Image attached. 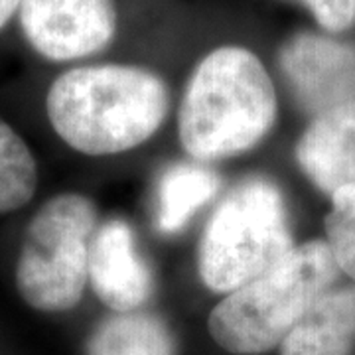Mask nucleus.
Wrapping results in <instances>:
<instances>
[{"label": "nucleus", "mask_w": 355, "mask_h": 355, "mask_svg": "<svg viewBox=\"0 0 355 355\" xmlns=\"http://www.w3.org/2000/svg\"><path fill=\"white\" fill-rule=\"evenodd\" d=\"M168 109L164 79L132 65L73 67L53 79L46 97L53 130L89 156L137 148L160 128Z\"/></svg>", "instance_id": "nucleus-1"}, {"label": "nucleus", "mask_w": 355, "mask_h": 355, "mask_svg": "<svg viewBox=\"0 0 355 355\" xmlns=\"http://www.w3.org/2000/svg\"><path fill=\"white\" fill-rule=\"evenodd\" d=\"M277 121L272 79L253 51L223 46L196 65L178 113L193 160L214 162L254 148Z\"/></svg>", "instance_id": "nucleus-2"}, {"label": "nucleus", "mask_w": 355, "mask_h": 355, "mask_svg": "<svg viewBox=\"0 0 355 355\" xmlns=\"http://www.w3.org/2000/svg\"><path fill=\"white\" fill-rule=\"evenodd\" d=\"M340 277L326 241L294 247L261 277L227 296L209 314V334L237 355L270 352Z\"/></svg>", "instance_id": "nucleus-3"}, {"label": "nucleus", "mask_w": 355, "mask_h": 355, "mask_svg": "<svg viewBox=\"0 0 355 355\" xmlns=\"http://www.w3.org/2000/svg\"><path fill=\"white\" fill-rule=\"evenodd\" d=\"M292 249L279 186L268 178H247L221 200L203 229L200 279L211 292L229 294L272 268Z\"/></svg>", "instance_id": "nucleus-4"}, {"label": "nucleus", "mask_w": 355, "mask_h": 355, "mask_svg": "<svg viewBox=\"0 0 355 355\" xmlns=\"http://www.w3.org/2000/svg\"><path fill=\"white\" fill-rule=\"evenodd\" d=\"M95 229L97 207L81 193H60L40 207L16 261V288L26 304L40 312L79 304Z\"/></svg>", "instance_id": "nucleus-5"}, {"label": "nucleus", "mask_w": 355, "mask_h": 355, "mask_svg": "<svg viewBox=\"0 0 355 355\" xmlns=\"http://www.w3.org/2000/svg\"><path fill=\"white\" fill-rule=\"evenodd\" d=\"M28 44L51 62H71L103 50L116 32L113 0H22Z\"/></svg>", "instance_id": "nucleus-6"}, {"label": "nucleus", "mask_w": 355, "mask_h": 355, "mask_svg": "<svg viewBox=\"0 0 355 355\" xmlns=\"http://www.w3.org/2000/svg\"><path fill=\"white\" fill-rule=\"evenodd\" d=\"M280 69L306 113L324 114L355 99V50L320 34H298L280 50Z\"/></svg>", "instance_id": "nucleus-7"}, {"label": "nucleus", "mask_w": 355, "mask_h": 355, "mask_svg": "<svg viewBox=\"0 0 355 355\" xmlns=\"http://www.w3.org/2000/svg\"><path fill=\"white\" fill-rule=\"evenodd\" d=\"M87 280L103 304L116 314L135 312L153 296V270L125 219H109L95 229L89 247Z\"/></svg>", "instance_id": "nucleus-8"}, {"label": "nucleus", "mask_w": 355, "mask_h": 355, "mask_svg": "<svg viewBox=\"0 0 355 355\" xmlns=\"http://www.w3.org/2000/svg\"><path fill=\"white\" fill-rule=\"evenodd\" d=\"M296 160L326 193L355 184V99L312 119L296 144Z\"/></svg>", "instance_id": "nucleus-9"}, {"label": "nucleus", "mask_w": 355, "mask_h": 355, "mask_svg": "<svg viewBox=\"0 0 355 355\" xmlns=\"http://www.w3.org/2000/svg\"><path fill=\"white\" fill-rule=\"evenodd\" d=\"M355 349V284L331 286L280 343V355H352Z\"/></svg>", "instance_id": "nucleus-10"}, {"label": "nucleus", "mask_w": 355, "mask_h": 355, "mask_svg": "<svg viewBox=\"0 0 355 355\" xmlns=\"http://www.w3.org/2000/svg\"><path fill=\"white\" fill-rule=\"evenodd\" d=\"M219 190L214 170L198 162L168 166L156 188V227L166 235L184 229L193 214L202 209Z\"/></svg>", "instance_id": "nucleus-11"}, {"label": "nucleus", "mask_w": 355, "mask_h": 355, "mask_svg": "<svg viewBox=\"0 0 355 355\" xmlns=\"http://www.w3.org/2000/svg\"><path fill=\"white\" fill-rule=\"evenodd\" d=\"M87 355H176V340L164 320L154 314H114L93 331Z\"/></svg>", "instance_id": "nucleus-12"}, {"label": "nucleus", "mask_w": 355, "mask_h": 355, "mask_svg": "<svg viewBox=\"0 0 355 355\" xmlns=\"http://www.w3.org/2000/svg\"><path fill=\"white\" fill-rule=\"evenodd\" d=\"M38 188V166L28 144L0 119V216L24 207Z\"/></svg>", "instance_id": "nucleus-13"}, {"label": "nucleus", "mask_w": 355, "mask_h": 355, "mask_svg": "<svg viewBox=\"0 0 355 355\" xmlns=\"http://www.w3.org/2000/svg\"><path fill=\"white\" fill-rule=\"evenodd\" d=\"M331 209L326 217V245L340 272L355 282V184L334 191Z\"/></svg>", "instance_id": "nucleus-14"}, {"label": "nucleus", "mask_w": 355, "mask_h": 355, "mask_svg": "<svg viewBox=\"0 0 355 355\" xmlns=\"http://www.w3.org/2000/svg\"><path fill=\"white\" fill-rule=\"evenodd\" d=\"M328 32H343L355 22V0H296Z\"/></svg>", "instance_id": "nucleus-15"}, {"label": "nucleus", "mask_w": 355, "mask_h": 355, "mask_svg": "<svg viewBox=\"0 0 355 355\" xmlns=\"http://www.w3.org/2000/svg\"><path fill=\"white\" fill-rule=\"evenodd\" d=\"M22 0H0V30L10 22L14 14L20 10Z\"/></svg>", "instance_id": "nucleus-16"}]
</instances>
